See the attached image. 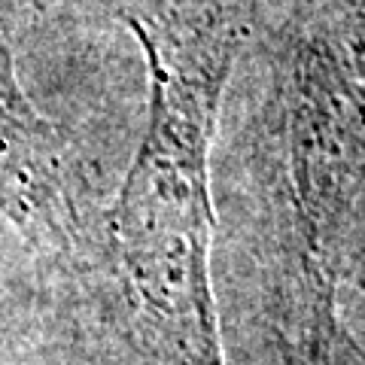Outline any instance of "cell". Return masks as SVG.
Masks as SVG:
<instances>
[{"mask_svg": "<svg viewBox=\"0 0 365 365\" xmlns=\"http://www.w3.org/2000/svg\"><path fill=\"white\" fill-rule=\"evenodd\" d=\"M274 329H277L283 365H344V359H341L344 329L338 323V314L277 319Z\"/></svg>", "mask_w": 365, "mask_h": 365, "instance_id": "cell-4", "label": "cell"}, {"mask_svg": "<svg viewBox=\"0 0 365 365\" xmlns=\"http://www.w3.org/2000/svg\"><path fill=\"white\" fill-rule=\"evenodd\" d=\"M287 204L280 307H335L365 195V0H292L274 76Z\"/></svg>", "mask_w": 365, "mask_h": 365, "instance_id": "cell-2", "label": "cell"}, {"mask_svg": "<svg viewBox=\"0 0 365 365\" xmlns=\"http://www.w3.org/2000/svg\"><path fill=\"white\" fill-rule=\"evenodd\" d=\"M359 287L365 289V283H359ZM341 356H344V365H365V350L347 332L341 335Z\"/></svg>", "mask_w": 365, "mask_h": 365, "instance_id": "cell-6", "label": "cell"}, {"mask_svg": "<svg viewBox=\"0 0 365 365\" xmlns=\"http://www.w3.org/2000/svg\"><path fill=\"white\" fill-rule=\"evenodd\" d=\"M0 61L16 64V55H13V9H9V0H0Z\"/></svg>", "mask_w": 365, "mask_h": 365, "instance_id": "cell-5", "label": "cell"}, {"mask_svg": "<svg viewBox=\"0 0 365 365\" xmlns=\"http://www.w3.org/2000/svg\"><path fill=\"white\" fill-rule=\"evenodd\" d=\"M0 216L43 256L76 259L88 244L58 134L0 61Z\"/></svg>", "mask_w": 365, "mask_h": 365, "instance_id": "cell-3", "label": "cell"}, {"mask_svg": "<svg viewBox=\"0 0 365 365\" xmlns=\"http://www.w3.org/2000/svg\"><path fill=\"white\" fill-rule=\"evenodd\" d=\"M259 0H134L125 25L150 73L146 128L104 213L95 365H225L210 250V150Z\"/></svg>", "mask_w": 365, "mask_h": 365, "instance_id": "cell-1", "label": "cell"}]
</instances>
